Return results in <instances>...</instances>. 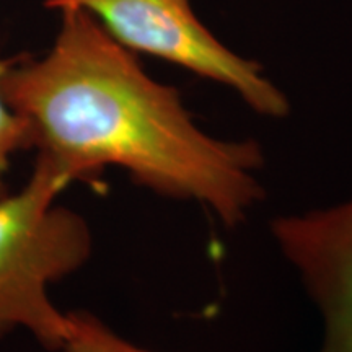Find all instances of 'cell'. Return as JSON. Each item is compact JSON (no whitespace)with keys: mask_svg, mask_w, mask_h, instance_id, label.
Returning <instances> with one entry per match:
<instances>
[{"mask_svg":"<svg viewBox=\"0 0 352 352\" xmlns=\"http://www.w3.org/2000/svg\"><path fill=\"white\" fill-rule=\"evenodd\" d=\"M59 12L51 50L16 56L2 80L7 103L28 124L36 162L69 183L118 166L158 196L201 202L228 227L243 222L263 197L259 145L210 138L178 90L153 80L94 15Z\"/></svg>","mask_w":352,"mask_h":352,"instance_id":"obj_1","label":"cell"},{"mask_svg":"<svg viewBox=\"0 0 352 352\" xmlns=\"http://www.w3.org/2000/svg\"><path fill=\"white\" fill-rule=\"evenodd\" d=\"M69 184L34 160L23 186L0 197V340L25 329L50 351L64 344L67 314L50 285L80 270L94 246L87 220L56 202Z\"/></svg>","mask_w":352,"mask_h":352,"instance_id":"obj_2","label":"cell"},{"mask_svg":"<svg viewBox=\"0 0 352 352\" xmlns=\"http://www.w3.org/2000/svg\"><path fill=\"white\" fill-rule=\"evenodd\" d=\"M47 8H82L132 52L158 57L227 85L264 116L283 118L289 103L256 63L228 50L197 20L189 0H46Z\"/></svg>","mask_w":352,"mask_h":352,"instance_id":"obj_3","label":"cell"},{"mask_svg":"<svg viewBox=\"0 0 352 352\" xmlns=\"http://www.w3.org/2000/svg\"><path fill=\"white\" fill-rule=\"evenodd\" d=\"M272 233L323 314L321 352H352V197L279 217Z\"/></svg>","mask_w":352,"mask_h":352,"instance_id":"obj_4","label":"cell"},{"mask_svg":"<svg viewBox=\"0 0 352 352\" xmlns=\"http://www.w3.org/2000/svg\"><path fill=\"white\" fill-rule=\"evenodd\" d=\"M67 321V336L60 352H152L126 341L88 311H70Z\"/></svg>","mask_w":352,"mask_h":352,"instance_id":"obj_5","label":"cell"},{"mask_svg":"<svg viewBox=\"0 0 352 352\" xmlns=\"http://www.w3.org/2000/svg\"><path fill=\"white\" fill-rule=\"evenodd\" d=\"M13 60L15 57L0 56V197L8 192L7 175L13 155L21 151H32L28 124L10 108L2 91V80Z\"/></svg>","mask_w":352,"mask_h":352,"instance_id":"obj_6","label":"cell"}]
</instances>
